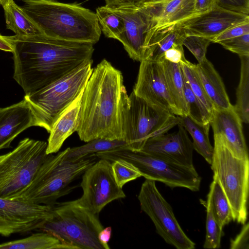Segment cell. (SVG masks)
Listing matches in <instances>:
<instances>
[{
  "label": "cell",
  "instance_id": "obj_1",
  "mask_svg": "<svg viewBox=\"0 0 249 249\" xmlns=\"http://www.w3.org/2000/svg\"><path fill=\"white\" fill-rule=\"evenodd\" d=\"M13 77L25 94L33 92L92 61L93 45L38 34L15 35Z\"/></svg>",
  "mask_w": 249,
  "mask_h": 249
},
{
  "label": "cell",
  "instance_id": "obj_2",
  "mask_svg": "<svg viewBox=\"0 0 249 249\" xmlns=\"http://www.w3.org/2000/svg\"><path fill=\"white\" fill-rule=\"evenodd\" d=\"M128 95L119 70L105 59L92 70L82 94L77 132L85 142L123 140L124 111Z\"/></svg>",
  "mask_w": 249,
  "mask_h": 249
},
{
  "label": "cell",
  "instance_id": "obj_3",
  "mask_svg": "<svg viewBox=\"0 0 249 249\" xmlns=\"http://www.w3.org/2000/svg\"><path fill=\"white\" fill-rule=\"evenodd\" d=\"M22 1L21 7L44 35L93 45L99 41L101 30L96 13L80 4L53 0Z\"/></svg>",
  "mask_w": 249,
  "mask_h": 249
},
{
  "label": "cell",
  "instance_id": "obj_4",
  "mask_svg": "<svg viewBox=\"0 0 249 249\" xmlns=\"http://www.w3.org/2000/svg\"><path fill=\"white\" fill-rule=\"evenodd\" d=\"M67 148L56 155L49 154L30 185L16 199L53 205L75 186L70 184L99 159L90 155L76 161L65 159Z\"/></svg>",
  "mask_w": 249,
  "mask_h": 249
},
{
  "label": "cell",
  "instance_id": "obj_5",
  "mask_svg": "<svg viewBox=\"0 0 249 249\" xmlns=\"http://www.w3.org/2000/svg\"><path fill=\"white\" fill-rule=\"evenodd\" d=\"M103 228L98 215L74 200L52 205L39 230L57 237L67 249H104L98 239Z\"/></svg>",
  "mask_w": 249,
  "mask_h": 249
},
{
  "label": "cell",
  "instance_id": "obj_6",
  "mask_svg": "<svg viewBox=\"0 0 249 249\" xmlns=\"http://www.w3.org/2000/svg\"><path fill=\"white\" fill-rule=\"evenodd\" d=\"M214 146L210 165L230 204L232 220L244 224L248 216L249 158H239L222 138L213 134Z\"/></svg>",
  "mask_w": 249,
  "mask_h": 249
},
{
  "label": "cell",
  "instance_id": "obj_7",
  "mask_svg": "<svg viewBox=\"0 0 249 249\" xmlns=\"http://www.w3.org/2000/svg\"><path fill=\"white\" fill-rule=\"evenodd\" d=\"M92 61L75 69L67 75L36 90L25 94L36 117L38 126L49 133L60 114L75 100L92 73Z\"/></svg>",
  "mask_w": 249,
  "mask_h": 249
},
{
  "label": "cell",
  "instance_id": "obj_8",
  "mask_svg": "<svg viewBox=\"0 0 249 249\" xmlns=\"http://www.w3.org/2000/svg\"><path fill=\"white\" fill-rule=\"evenodd\" d=\"M47 142L29 138L0 155V197L14 199L30 185L49 154Z\"/></svg>",
  "mask_w": 249,
  "mask_h": 249
},
{
  "label": "cell",
  "instance_id": "obj_9",
  "mask_svg": "<svg viewBox=\"0 0 249 249\" xmlns=\"http://www.w3.org/2000/svg\"><path fill=\"white\" fill-rule=\"evenodd\" d=\"M178 116L153 105L132 91L124 111L123 140L128 148L141 151L150 138L179 124Z\"/></svg>",
  "mask_w": 249,
  "mask_h": 249
},
{
  "label": "cell",
  "instance_id": "obj_10",
  "mask_svg": "<svg viewBox=\"0 0 249 249\" xmlns=\"http://www.w3.org/2000/svg\"><path fill=\"white\" fill-rule=\"evenodd\" d=\"M99 159L111 162L122 159L132 163L145 179L160 181L170 188L199 190L201 178L195 168H190L127 147L97 153Z\"/></svg>",
  "mask_w": 249,
  "mask_h": 249
},
{
  "label": "cell",
  "instance_id": "obj_11",
  "mask_svg": "<svg viewBox=\"0 0 249 249\" xmlns=\"http://www.w3.org/2000/svg\"><path fill=\"white\" fill-rule=\"evenodd\" d=\"M142 210L151 219L157 233L177 249H193L195 243L185 234L172 208L157 189L155 181L145 179L138 196Z\"/></svg>",
  "mask_w": 249,
  "mask_h": 249
},
{
  "label": "cell",
  "instance_id": "obj_12",
  "mask_svg": "<svg viewBox=\"0 0 249 249\" xmlns=\"http://www.w3.org/2000/svg\"><path fill=\"white\" fill-rule=\"evenodd\" d=\"M82 175L83 194L76 200L93 213L98 215L110 202L125 197L123 188L116 182L109 160L99 159Z\"/></svg>",
  "mask_w": 249,
  "mask_h": 249
},
{
  "label": "cell",
  "instance_id": "obj_13",
  "mask_svg": "<svg viewBox=\"0 0 249 249\" xmlns=\"http://www.w3.org/2000/svg\"><path fill=\"white\" fill-rule=\"evenodd\" d=\"M123 18L124 30L120 42L123 45L129 57L134 60H143L150 21L138 0H124L106 1Z\"/></svg>",
  "mask_w": 249,
  "mask_h": 249
},
{
  "label": "cell",
  "instance_id": "obj_14",
  "mask_svg": "<svg viewBox=\"0 0 249 249\" xmlns=\"http://www.w3.org/2000/svg\"><path fill=\"white\" fill-rule=\"evenodd\" d=\"M52 210V205L0 197V235L9 236L39 229Z\"/></svg>",
  "mask_w": 249,
  "mask_h": 249
},
{
  "label": "cell",
  "instance_id": "obj_15",
  "mask_svg": "<svg viewBox=\"0 0 249 249\" xmlns=\"http://www.w3.org/2000/svg\"><path fill=\"white\" fill-rule=\"evenodd\" d=\"M133 91L147 102L179 116L169 94L161 61L143 60Z\"/></svg>",
  "mask_w": 249,
  "mask_h": 249
},
{
  "label": "cell",
  "instance_id": "obj_16",
  "mask_svg": "<svg viewBox=\"0 0 249 249\" xmlns=\"http://www.w3.org/2000/svg\"><path fill=\"white\" fill-rule=\"evenodd\" d=\"M177 131L163 133L149 139L141 151L190 168H194L192 142L181 125Z\"/></svg>",
  "mask_w": 249,
  "mask_h": 249
},
{
  "label": "cell",
  "instance_id": "obj_17",
  "mask_svg": "<svg viewBox=\"0 0 249 249\" xmlns=\"http://www.w3.org/2000/svg\"><path fill=\"white\" fill-rule=\"evenodd\" d=\"M249 22V15L228 11L215 5L212 9L179 22L186 35L213 39L227 29Z\"/></svg>",
  "mask_w": 249,
  "mask_h": 249
},
{
  "label": "cell",
  "instance_id": "obj_18",
  "mask_svg": "<svg viewBox=\"0 0 249 249\" xmlns=\"http://www.w3.org/2000/svg\"><path fill=\"white\" fill-rule=\"evenodd\" d=\"M242 123L233 106L228 108L214 107L212 112L210 125L213 134L220 136L235 156L249 158Z\"/></svg>",
  "mask_w": 249,
  "mask_h": 249
},
{
  "label": "cell",
  "instance_id": "obj_19",
  "mask_svg": "<svg viewBox=\"0 0 249 249\" xmlns=\"http://www.w3.org/2000/svg\"><path fill=\"white\" fill-rule=\"evenodd\" d=\"M34 126H38L37 119L25 98L18 103L0 108V150L9 148L19 134Z\"/></svg>",
  "mask_w": 249,
  "mask_h": 249
},
{
  "label": "cell",
  "instance_id": "obj_20",
  "mask_svg": "<svg viewBox=\"0 0 249 249\" xmlns=\"http://www.w3.org/2000/svg\"><path fill=\"white\" fill-rule=\"evenodd\" d=\"M138 1L150 21L151 28L147 36L158 29L197 14L195 11L196 0H164L154 3Z\"/></svg>",
  "mask_w": 249,
  "mask_h": 249
},
{
  "label": "cell",
  "instance_id": "obj_21",
  "mask_svg": "<svg viewBox=\"0 0 249 249\" xmlns=\"http://www.w3.org/2000/svg\"><path fill=\"white\" fill-rule=\"evenodd\" d=\"M186 36L179 22L151 32L147 37L143 60L161 61L167 50L174 46L183 45Z\"/></svg>",
  "mask_w": 249,
  "mask_h": 249
},
{
  "label": "cell",
  "instance_id": "obj_22",
  "mask_svg": "<svg viewBox=\"0 0 249 249\" xmlns=\"http://www.w3.org/2000/svg\"><path fill=\"white\" fill-rule=\"evenodd\" d=\"M84 89L53 123L49 132L46 150L47 154L57 153L65 141L76 131Z\"/></svg>",
  "mask_w": 249,
  "mask_h": 249
},
{
  "label": "cell",
  "instance_id": "obj_23",
  "mask_svg": "<svg viewBox=\"0 0 249 249\" xmlns=\"http://www.w3.org/2000/svg\"><path fill=\"white\" fill-rule=\"evenodd\" d=\"M193 67L214 107H231L223 82L212 63L206 57L201 62L193 64Z\"/></svg>",
  "mask_w": 249,
  "mask_h": 249
},
{
  "label": "cell",
  "instance_id": "obj_24",
  "mask_svg": "<svg viewBox=\"0 0 249 249\" xmlns=\"http://www.w3.org/2000/svg\"><path fill=\"white\" fill-rule=\"evenodd\" d=\"M2 7L6 28L14 32L17 36L43 34L21 6H18L14 0H8Z\"/></svg>",
  "mask_w": 249,
  "mask_h": 249
},
{
  "label": "cell",
  "instance_id": "obj_25",
  "mask_svg": "<svg viewBox=\"0 0 249 249\" xmlns=\"http://www.w3.org/2000/svg\"><path fill=\"white\" fill-rule=\"evenodd\" d=\"M168 89L179 116H188V111L184 93V80L180 63L165 59L161 61Z\"/></svg>",
  "mask_w": 249,
  "mask_h": 249
},
{
  "label": "cell",
  "instance_id": "obj_26",
  "mask_svg": "<svg viewBox=\"0 0 249 249\" xmlns=\"http://www.w3.org/2000/svg\"><path fill=\"white\" fill-rule=\"evenodd\" d=\"M178 117L179 124L182 125L192 138L194 150L210 164L213 151L209 138L210 124L198 123L188 116Z\"/></svg>",
  "mask_w": 249,
  "mask_h": 249
},
{
  "label": "cell",
  "instance_id": "obj_27",
  "mask_svg": "<svg viewBox=\"0 0 249 249\" xmlns=\"http://www.w3.org/2000/svg\"><path fill=\"white\" fill-rule=\"evenodd\" d=\"M64 249L55 236L44 232L35 233L25 238L0 244V249Z\"/></svg>",
  "mask_w": 249,
  "mask_h": 249
},
{
  "label": "cell",
  "instance_id": "obj_28",
  "mask_svg": "<svg viewBox=\"0 0 249 249\" xmlns=\"http://www.w3.org/2000/svg\"><path fill=\"white\" fill-rule=\"evenodd\" d=\"M241 61L240 80L236 90L235 111L243 123L249 122V55L239 56Z\"/></svg>",
  "mask_w": 249,
  "mask_h": 249
},
{
  "label": "cell",
  "instance_id": "obj_29",
  "mask_svg": "<svg viewBox=\"0 0 249 249\" xmlns=\"http://www.w3.org/2000/svg\"><path fill=\"white\" fill-rule=\"evenodd\" d=\"M87 142L86 144L81 146L67 148L65 159L70 161H76L86 156L97 153L107 151L118 148H128L126 142L123 140L97 139Z\"/></svg>",
  "mask_w": 249,
  "mask_h": 249
},
{
  "label": "cell",
  "instance_id": "obj_30",
  "mask_svg": "<svg viewBox=\"0 0 249 249\" xmlns=\"http://www.w3.org/2000/svg\"><path fill=\"white\" fill-rule=\"evenodd\" d=\"M96 14L106 36L120 40L124 32V22L121 16L107 5L98 7Z\"/></svg>",
  "mask_w": 249,
  "mask_h": 249
},
{
  "label": "cell",
  "instance_id": "obj_31",
  "mask_svg": "<svg viewBox=\"0 0 249 249\" xmlns=\"http://www.w3.org/2000/svg\"><path fill=\"white\" fill-rule=\"evenodd\" d=\"M210 189L212 210L217 223L223 228L232 220L231 207L218 180L213 176Z\"/></svg>",
  "mask_w": 249,
  "mask_h": 249
},
{
  "label": "cell",
  "instance_id": "obj_32",
  "mask_svg": "<svg viewBox=\"0 0 249 249\" xmlns=\"http://www.w3.org/2000/svg\"><path fill=\"white\" fill-rule=\"evenodd\" d=\"M183 75L184 93L188 108V116L198 123L202 124H210L212 113L208 110L202 102L194 94L183 73Z\"/></svg>",
  "mask_w": 249,
  "mask_h": 249
},
{
  "label": "cell",
  "instance_id": "obj_33",
  "mask_svg": "<svg viewBox=\"0 0 249 249\" xmlns=\"http://www.w3.org/2000/svg\"><path fill=\"white\" fill-rule=\"evenodd\" d=\"M206 207L207 211L206 234L203 248L205 249H217L220 247L223 228L217 223L212 210L210 189L207 196Z\"/></svg>",
  "mask_w": 249,
  "mask_h": 249
},
{
  "label": "cell",
  "instance_id": "obj_34",
  "mask_svg": "<svg viewBox=\"0 0 249 249\" xmlns=\"http://www.w3.org/2000/svg\"><path fill=\"white\" fill-rule=\"evenodd\" d=\"M183 73L194 94L212 113L214 107L208 97L201 81L193 67V64L187 60L180 63Z\"/></svg>",
  "mask_w": 249,
  "mask_h": 249
},
{
  "label": "cell",
  "instance_id": "obj_35",
  "mask_svg": "<svg viewBox=\"0 0 249 249\" xmlns=\"http://www.w3.org/2000/svg\"><path fill=\"white\" fill-rule=\"evenodd\" d=\"M111 167L116 182L121 188L128 182L142 177L132 163L122 159L111 162Z\"/></svg>",
  "mask_w": 249,
  "mask_h": 249
},
{
  "label": "cell",
  "instance_id": "obj_36",
  "mask_svg": "<svg viewBox=\"0 0 249 249\" xmlns=\"http://www.w3.org/2000/svg\"><path fill=\"white\" fill-rule=\"evenodd\" d=\"M212 42V39L206 37L186 35L183 41V46H185L194 55L200 63L206 57L208 47Z\"/></svg>",
  "mask_w": 249,
  "mask_h": 249
},
{
  "label": "cell",
  "instance_id": "obj_37",
  "mask_svg": "<svg viewBox=\"0 0 249 249\" xmlns=\"http://www.w3.org/2000/svg\"><path fill=\"white\" fill-rule=\"evenodd\" d=\"M218 43L225 49L237 54L239 56L249 55V33L223 40Z\"/></svg>",
  "mask_w": 249,
  "mask_h": 249
},
{
  "label": "cell",
  "instance_id": "obj_38",
  "mask_svg": "<svg viewBox=\"0 0 249 249\" xmlns=\"http://www.w3.org/2000/svg\"><path fill=\"white\" fill-rule=\"evenodd\" d=\"M215 5L228 11L249 15V0H216Z\"/></svg>",
  "mask_w": 249,
  "mask_h": 249
},
{
  "label": "cell",
  "instance_id": "obj_39",
  "mask_svg": "<svg viewBox=\"0 0 249 249\" xmlns=\"http://www.w3.org/2000/svg\"><path fill=\"white\" fill-rule=\"evenodd\" d=\"M249 33V22H244L231 27L214 37L212 42L218 43L220 41L232 38Z\"/></svg>",
  "mask_w": 249,
  "mask_h": 249
},
{
  "label": "cell",
  "instance_id": "obj_40",
  "mask_svg": "<svg viewBox=\"0 0 249 249\" xmlns=\"http://www.w3.org/2000/svg\"><path fill=\"white\" fill-rule=\"evenodd\" d=\"M249 224L245 223L240 233L235 238L231 240L230 248L231 249H249Z\"/></svg>",
  "mask_w": 249,
  "mask_h": 249
},
{
  "label": "cell",
  "instance_id": "obj_41",
  "mask_svg": "<svg viewBox=\"0 0 249 249\" xmlns=\"http://www.w3.org/2000/svg\"><path fill=\"white\" fill-rule=\"evenodd\" d=\"M173 63L185 62L186 59L182 45H177L167 50L164 53L163 59Z\"/></svg>",
  "mask_w": 249,
  "mask_h": 249
},
{
  "label": "cell",
  "instance_id": "obj_42",
  "mask_svg": "<svg viewBox=\"0 0 249 249\" xmlns=\"http://www.w3.org/2000/svg\"><path fill=\"white\" fill-rule=\"evenodd\" d=\"M14 36H6L0 33V50L13 53L14 49Z\"/></svg>",
  "mask_w": 249,
  "mask_h": 249
},
{
  "label": "cell",
  "instance_id": "obj_43",
  "mask_svg": "<svg viewBox=\"0 0 249 249\" xmlns=\"http://www.w3.org/2000/svg\"><path fill=\"white\" fill-rule=\"evenodd\" d=\"M112 229L107 227L101 230L98 234V239L103 246L104 249H109L108 243L111 238Z\"/></svg>",
  "mask_w": 249,
  "mask_h": 249
},
{
  "label": "cell",
  "instance_id": "obj_44",
  "mask_svg": "<svg viewBox=\"0 0 249 249\" xmlns=\"http://www.w3.org/2000/svg\"><path fill=\"white\" fill-rule=\"evenodd\" d=\"M216 0H196L195 11L198 14L212 9L215 5Z\"/></svg>",
  "mask_w": 249,
  "mask_h": 249
},
{
  "label": "cell",
  "instance_id": "obj_45",
  "mask_svg": "<svg viewBox=\"0 0 249 249\" xmlns=\"http://www.w3.org/2000/svg\"><path fill=\"white\" fill-rule=\"evenodd\" d=\"M142 2L154 3L158 2L164 0H137Z\"/></svg>",
  "mask_w": 249,
  "mask_h": 249
},
{
  "label": "cell",
  "instance_id": "obj_46",
  "mask_svg": "<svg viewBox=\"0 0 249 249\" xmlns=\"http://www.w3.org/2000/svg\"><path fill=\"white\" fill-rule=\"evenodd\" d=\"M119 0H105L106 1H119Z\"/></svg>",
  "mask_w": 249,
  "mask_h": 249
},
{
  "label": "cell",
  "instance_id": "obj_47",
  "mask_svg": "<svg viewBox=\"0 0 249 249\" xmlns=\"http://www.w3.org/2000/svg\"></svg>",
  "mask_w": 249,
  "mask_h": 249
}]
</instances>
